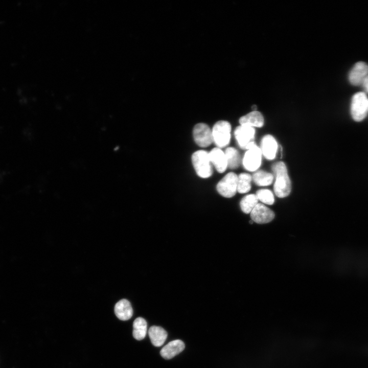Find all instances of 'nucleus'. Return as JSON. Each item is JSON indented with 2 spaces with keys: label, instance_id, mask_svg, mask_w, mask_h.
<instances>
[{
  "label": "nucleus",
  "instance_id": "39448f33",
  "mask_svg": "<svg viewBox=\"0 0 368 368\" xmlns=\"http://www.w3.org/2000/svg\"><path fill=\"white\" fill-rule=\"evenodd\" d=\"M238 176L234 172L227 173L218 183L217 190L222 196L233 197L237 191Z\"/></svg>",
  "mask_w": 368,
  "mask_h": 368
},
{
  "label": "nucleus",
  "instance_id": "6ab92c4d",
  "mask_svg": "<svg viewBox=\"0 0 368 368\" xmlns=\"http://www.w3.org/2000/svg\"><path fill=\"white\" fill-rule=\"evenodd\" d=\"M224 153L227 167L232 169L237 168L240 164V156L237 150L233 147H228L226 148Z\"/></svg>",
  "mask_w": 368,
  "mask_h": 368
},
{
  "label": "nucleus",
  "instance_id": "6e6552de",
  "mask_svg": "<svg viewBox=\"0 0 368 368\" xmlns=\"http://www.w3.org/2000/svg\"><path fill=\"white\" fill-rule=\"evenodd\" d=\"M234 134L239 147L246 149L250 144L254 142L255 129L247 125H240L235 130Z\"/></svg>",
  "mask_w": 368,
  "mask_h": 368
},
{
  "label": "nucleus",
  "instance_id": "0eeeda50",
  "mask_svg": "<svg viewBox=\"0 0 368 368\" xmlns=\"http://www.w3.org/2000/svg\"><path fill=\"white\" fill-rule=\"evenodd\" d=\"M262 160V152L256 144L245 152L243 158V165L249 171H255L260 166Z\"/></svg>",
  "mask_w": 368,
  "mask_h": 368
},
{
  "label": "nucleus",
  "instance_id": "f03ea898",
  "mask_svg": "<svg viewBox=\"0 0 368 368\" xmlns=\"http://www.w3.org/2000/svg\"><path fill=\"white\" fill-rule=\"evenodd\" d=\"M192 162L197 174L203 178L210 177L213 173L212 164L209 153L200 150L195 152L192 156Z\"/></svg>",
  "mask_w": 368,
  "mask_h": 368
},
{
  "label": "nucleus",
  "instance_id": "9b49d317",
  "mask_svg": "<svg viewBox=\"0 0 368 368\" xmlns=\"http://www.w3.org/2000/svg\"><path fill=\"white\" fill-rule=\"evenodd\" d=\"M262 154L268 159L272 160L275 157L278 150V144L275 139L271 135H265L261 142Z\"/></svg>",
  "mask_w": 368,
  "mask_h": 368
},
{
  "label": "nucleus",
  "instance_id": "393cba45",
  "mask_svg": "<svg viewBox=\"0 0 368 368\" xmlns=\"http://www.w3.org/2000/svg\"><path fill=\"white\" fill-rule=\"evenodd\" d=\"M249 223L251 224L254 223V221L251 220L249 221Z\"/></svg>",
  "mask_w": 368,
  "mask_h": 368
},
{
  "label": "nucleus",
  "instance_id": "412c9836",
  "mask_svg": "<svg viewBox=\"0 0 368 368\" xmlns=\"http://www.w3.org/2000/svg\"><path fill=\"white\" fill-rule=\"evenodd\" d=\"M251 176L248 173H241L238 176L237 191L239 193H245L251 189Z\"/></svg>",
  "mask_w": 368,
  "mask_h": 368
},
{
  "label": "nucleus",
  "instance_id": "f3484780",
  "mask_svg": "<svg viewBox=\"0 0 368 368\" xmlns=\"http://www.w3.org/2000/svg\"><path fill=\"white\" fill-rule=\"evenodd\" d=\"M147 323L146 320L141 317L136 318L133 323V336L137 340L143 339L147 334Z\"/></svg>",
  "mask_w": 368,
  "mask_h": 368
},
{
  "label": "nucleus",
  "instance_id": "7ed1b4c3",
  "mask_svg": "<svg viewBox=\"0 0 368 368\" xmlns=\"http://www.w3.org/2000/svg\"><path fill=\"white\" fill-rule=\"evenodd\" d=\"M368 112V98L363 92L355 94L351 104V113L353 119L360 122L364 119Z\"/></svg>",
  "mask_w": 368,
  "mask_h": 368
},
{
  "label": "nucleus",
  "instance_id": "4be33fe9",
  "mask_svg": "<svg viewBox=\"0 0 368 368\" xmlns=\"http://www.w3.org/2000/svg\"><path fill=\"white\" fill-rule=\"evenodd\" d=\"M258 200L265 204L272 205L274 202V197L271 191L268 189H261L256 194Z\"/></svg>",
  "mask_w": 368,
  "mask_h": 368
},
{
  "label": "nucleus",
  "instance_id": "ddd939ff",
  "mask_svg": "<svg viewBox=\"0 0 368 368\" xmlns=\"http://www.w3.org/2000/svg\"><path fill=\"white\" fill-rule=\"evenodd\" d=\"M185 347L184 342L179 339L169 342L160 350L161 356L166 359H170L182 352Z\"/></svg>",
  "mask_w": 368,
  "mask_h": 368
},
{
  "label": "nucleus",
  "instance_id": "dca6fc26",
  "mask_svg": "<svg viewBox=\"0 0 368 368\" xmlns=\"http://www.w3.org/2000/svg\"><path fill=\"white\" fill-rule=\"evenodd\" d=\"M239 123L240 125L261 127L264 124V118L260 112L257 110L252 111L241 117Z\"/></svg>",
  "mask_w": 368,
  "mask_h": 368
},
{
  "label": "nucleus",
  "instance_id": "f8f14e48",
  "mask_svg": "<svg viewBox=\"0 0 368 368\" xmlns=\"http://www.w3.org/2000/svg\"><path fill=\"white\" fill-rule=\"evenodd\" d=\"M210 159L216 170L223 173L227 168V160L224 152L220 148L216 147L209 153Z\"/></svg>",
  "mask_w": 368,
  "mask_h": 368
},
{
  "label": "nucleus",
  "instance_id": "5701e85b",
  "mask_svg": "<svg viewBox=\"0 0 368 368\" xmlns=\"http://www.w3.org/2000/svg\"><path fill=\"white\" fill-rule=\"evenodd\" d=\"M366 91L368 92V75L364 79L362 84Z\"/></svg>",
  "mask_w": 368,
  "mask_h": 368
},
{
  "label": "nucleus",
  "instance_id": "b1692460",
  "mask_svg": "<svg viewBox=\"0 0 368 368\" xmlns=\"http://www.w3.org/2000/svg\"><path fill=\"white\" fill-rule=\"evenodd\" d=\"M252 109L253 111H256L257 110V106L256 105H252Z\"/></svg>",
  "mask_w": 368,
  "mask_h": 368
},
{
  "label": "nucleus",
  "instance_id": "a211bd4d",
  "mask_svg": "<svg viewBox=\"0 0 368 368\" xmlns=\"http://www.w3.org/2000/svg\"><path fill=\"white\" fill-rule=\"evenodd\" d=\"M252 179L256 185L259 186H267L272 183L273 175L266 171L259 170L254 173Z\"/></svg>",
  "mask_w": 368,
  "mask_h": 368
},
{
  "label": "nucleus",
  "instance_id": "1a4fd4ad",
  "mask_svg": "<svg viewBox=\"0 0 368 368\" xmlns=\"http://www.w3.org/2000/svg\"><path fill=\"white\" fill-rule=\"evenodd\" d=\"M274 212L262 203H258L250 213L251 220L258 224H265L271 221L274 218Z\"/></svg>",
  "mask_w": 368,
  "mask_h": 368
},
{
  "label": "nucleus",
  "instance_id": "423d86ee",
  "mask_svg": "<svg viewBox=\"0 0 368 368\" xmlns=\"http://www.w3.org/2000/svg\"><path fill=\"white\" fill-rule=\"evenodd\" d=\"M193 134L195 143L201 147H206L213 142L212 130L204 123L197 124L193 128Z\"/></svg>",
  "mask_w": 368,
  "mask_h": 368
},
{
  "label": "nucleus",
  "instance_id": "2eb2a0df",
  "mask_svg": "<svg viewBox=\"0 0 368 368\" xmlns=\"http://www.w3.org/2000/svg\"><path fill=\"white\" fill-rule=\"evenodd\" d=\"M148 335L151 342L156 347L162 346L167 338V333L162 327L153 326L148 330Z\"/></svg>",
  "mask_w": 368,
  "mask_h": 368
},
{
  "label": "nucleus",
  "instance_id": "aec40b11",
  "mask_svg": "<svg viewBox=\"0 0 368 368\" xmlns=\"http://www.w3.org/2000/svg\"><path fill=\"white\" fill-rule=\"evenodd\" d=\"M258 200L256 194L246 195L240 201V208L244 213H250L258 203Z\"/></svg>",
  "mask_w": 368,
  "mask_h": 368
},
{
  "label": "nucleus",
  "instance_id": "4468645a",
  "mask_svg": "<svg viewBox=\"0 0 368 368\" xmlns=\"http://www.w3.org/2000/svg\"><path fill=\"white\" fill-rule=\"evenodd\" d=\"M114 313L120 320L129 319L133 315V309L130 302L126 299H122L118 302L114 306Z\"/></svg>",
  "mask_w": 368,
  "mask_h": 368
},
{
  "label": "nucleus",
  "instance_id": "f257e3e1",
  "mask_svg": "<svg viewBox=\"0 0 368 368\" xmlns=\"http://www.w3.org/2000/svg\"><path fill=\"white\" fill-rule=\"evenodd\" d=\"M271 168L275 177L273 186L275 194L280 198L287 197L290 193L291 186L285 164L278 162L273 164Z\"/></svg>",
  "mask_w": 368,
  "mask_h": 368
},
{
  "label": "nucleus",
  "instance_id": "9d476101",
  "mask_svg": "<svg viewBox=\"0 0 368 368\" xmlns=\"http://www.w3.org/2000/svg\"><path fill=\"white\" fill-rule=\"evenodd\" d=\"M368 75V65L362 61L357 62L350 71L349 74L350 82L353 85L362 84L364 79Z\"/></svg>",
  "mask_w": 368,
  "mask_h": 368
},
{
  "label": "nucleus",
  "instance_id": "20e7f679",
  "mask_svg": "<svg viewBox=\"0 0 368 368\" xmlns=\"http://www.w3.org/2000/svg\"><path fill=\"white\" fill-rule=\"evenodd\" d=\"M231 126L226 121H219L214 125L212 130L213 142L218 148L226 147L231 140Z\"/></svg>",
  "mask_w": 368,
  "mask_h": 368
}]
</instances>
